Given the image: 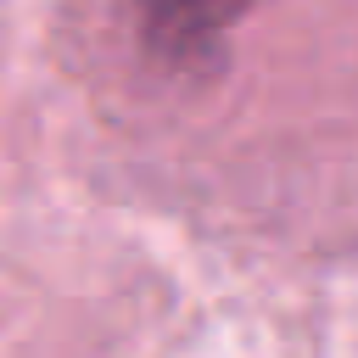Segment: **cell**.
Returning a JSON list of instances; mask_svg holds the SVG:
<instances>
[{"label":"cell","instance_id":"6da1fadb","mask_svg":"<svg viewBox=\"0 0 358 358\" xmlns=\"http://www.w3.org/2000/svg\"><path fill=\"white\" fill-rule=\"evenodd\" d=\"M140 39L168 56V62H196L207 56L257 0H129Z\"/></svg>","mask_w":358,"mask_h":358}]
</instances>
